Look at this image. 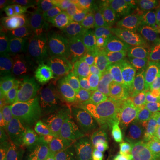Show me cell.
Returning a JSON list of instances; mask_svg holds the SVG:
<instances>
[{
    "instance_id": "obj_16",
    "label": "cell",
    "mask_w": 160,
    "mask_h": 160,
    "mask_svg": "<svg viewBox=\"0 0 160 160\" xmlns=\"http://www.w3.org/2000/svg\"><path fill=\"white\" fill-rule=\"evenodd\" d=\"M95 148L102 160H128V154L119 144L102 130L96 136Z\"/></svg>"
},
{
    "instance_id": "obj_5",
    "label": "cell",
    "mask_w": 160,
    "mask_h": 160,
    "mask_svg": "<svg viewBox=\"0 0 160 160\" xmlns=\"http://www.w3.org/2000/svg\"><path fill=\"white\" fill-rule=\"evenodd\" d=\"M116 95L118 104L124 105L145 88L144 80L137 67V62L113 65ZM116 100V99H115Z\"/></svg>"
},
{
    "instance_id": "obj_33",
    "label": "cell",
    "mask_w": 160,
    "mask_h": 160,
    "mask_svg": "<svg viewBox=\"0 0 160 160\" xmlns=\"http://www.w3.org/2000/svg\"><path fill=\"white\" fill-rule=\"evenodd\" d=\"M134 148L145 150L148 151H151V146L146 130H131Z\"/></svg>"
},
{
    "instance_id": "obj_39",
    "label": "cell",
    "mask_w": 160,
    "mask_h": 160,
    "mask_svg": "<svg viewBox=\"0 0 160 160\" xmlns=\"http://www.w3.org/2000/svg\"><path fill=\"white\" fill-rule=\"evenodd\" d=\"M153 16L154 17L156 22H157L158 31V46L160 47V8H157Z\"/></svg>"
},
{
    "instance_id": "obj_3",
    "label": "cell",
    "mask_w": 160,
    "mask_h": 160,
    "mask_svg": "<svg viewBox=\"0 0 160 160\" xmlns=\"http://www.w3.org/2000/svg\"><path fill=\"white\" fill-rule=\"evenodd\" d=\"M77 104L88 120L91 130L109 127L122 115L119 104L108 95L83 94Z\"/></svg>"
},
{
    "instance_id": "obj_12",
    "label": "cell",
    "mask_w": 160,
    "mask_h": 160,
    "mask_svg": "<svg viewBox=\"0 0 160 160\" xmlns=\"http://www.w3.org/2000/svg\"><path fill=\"white\" fill-rule=\"evenodd\" d=\"M22 99L17 90L1 91L0 95V119L2 128L18 125L20 121Z\"/></svg>"
},
{
    "instance_id": "obj_38",
    "label": "cell",
    "mask_w": 160,
    "mask_h": 160,
    "mask_svg": "<svg viewBox=\"0 0 160 160\" xmlns=\"http://www.w3.org/2000/svg\"><path fill=\"white\" fill-rule=\"evenodd\" d=\"M13 2L9 1V0H1L0 1V11H1V15L4 13H7L8 12L11 11V6L13 5Z\"/></svg>"
},
{
    "instance_id": "obj_22",
    "label": "cell",
    "mask_w": 160,
    "mask_h": 160,
    "mask_svg": "<svg viewBox=\"0 0 160 160\" xmlns=\"http://www.w3.org/2000/svg\"><path fill=\"white\" fill-rule=\"evenodd\" d=\"M135 42L142 48L148 49L158 45L157 25L153 16L150 18L142 31L133 38Z\"/></svg>"
},
{
    "instance_id": "obj_29",
    "label": "cell",
    "mask_w": 160,
    "mask_h": 160,
    "mask_svg": "<svg viewBox=\"0 0 160 160\" xmlns=\"http://www.w3.org/2000/svg\"><path fill=\"white\" fill-rule=\"evenodd\" d=\"M17 3V5L23 7L33 8L39 11L53 12L57 11L59 8H62V2L49 1V0H25L19 1Z\"/></svg>"
},
{
    "instance_id": "obj_32",
    "label": "cell",
    "mask_w": 160,
    "mask_h": 160,
    "mask_svg": "<svg viewBox=\"0 0 160 160\" xmlns=\"http://www.w3.org/2000/svg\"><path fill=\"white\" fill-rule=\"evenodd\" d=\"M33 139L34 137L33 135L26 133L23 143L13 153L9 160H28Z\"/></svg>"
},
{
    "instance_id": "obj_35",
    "label": "cell",
    "mask_w": 160,
    "mask_h": 160,
    "mask_svg": "<svg viewBox=\"0 0 160 160\" xmlns=\"http://www.w3.org/2000/svg\"><path fill=\"white\" fill-rule=\"evenodd\" d=\"M5 16L13 28H19L25 25L23 14L20 8L11 9Z\"/></svg>"
},
{
    "instance_id": "obj_42",
    "label": "cell",
    "mask_w": 160,
    "mask_h": 160,
    "mask_svg": "<svg viewBox=\"0 0 160 160\" xmlns=\"http://www.w3.org/2000/svg\"><path fill=\"white\" fill-rule=\"evenodd\" d=\"M158 108L160 109V88H159V106Z\"/></svg>"
},
{
    "instance_id": "obj_27",
    "label": "cell",
    "mask_w": 160,
    "mask_h": 160,
    "mask_svg": "<svg viewBox=\"0 0 160 160\" xmlns=\"http://www.w3.org/2000/svg\"><path fill=\"white\" fill-rule=\"evenodd\" d=\"M128 2L133 14L138 17H151L157 11V2L152 0H131Z\"/></svg>"
},
{
    "instance_id": "obj_36",
    "label": "cell",
    "mask_w": 160,
    "mask_h": 160,
    "mask_svg": "<svg viewBox=\"0 0 160 160\" xmlns=\"http://www.w3.org/2000/svg\"><path fill=\"white\" fill-rule=\"evenodd\" d=\"M154 152L134 148L128 156V160H152Z\"/></svg>"
},
{
    "instance_id": "obj_10",
    "label": "cell",
    "mask_w": 160,
    "mask_h": 160,
    "mask_svg": "<svg viewBox=\"0 0 160 160\" xmlns=\"http://www.w3.org/2000/svg\"><path fill=\"white\" fill-rule=\"evenodd\" d=\"M145 50L138 45L132 38L119 36L104 51L111 63L116 65L124 62H137Z\"/></svg>"
},
{
    "instance_id": "obj_40",
    "label": "cell",
    "mask_w": 160,
    "mask_h": 160,
    "mask_svg": "<svg viewBox=\"0 0 160 160\" xmlns=\"http://www.w3.org/2000/svg\"><path fill=\"white\" fill-rule=\"evenodd\" d=\"M152 160H160V151L155 152L153 153V157L152 158Z\"/></svg>"
},
{
    "instance_id": "obj_34",
    "label": "cell",
    "mask_w": 160,
    "mask_h": 160,
    "mask_svg": "<svg viewBox=\"0 0 160 160\" xmlns=\"http://www.w3.org/2000/svg\"><path fill=\"white\" fill-rule=\"evenodd\" d=\"M152 152L160 151V124L150 123L147 129Z\"/></svg>"
},
{
    "instance_id": "obj_13",
    "label": "cell",
    "mask_w": 160,
    "mask_h": 160,
    "mask_svg": "<svg viewBox=\"0 0 160 160\" xmlns=\"http://www.w3.org/2000/svg\"><path fill=\"white\" fill-rule=\"evenodd\" d=\"M120 33L119 29L108 18L99 22L93 28L82 36L91 45L105 50L108 48L118 37Z\"/></svg>"
},
{
    "instance_id": "obj_4",
    "label": "cell",
    "mask_w": 160,
    "mask_h": 160,
    "mask_svg": "<svg viewBox=\"0 0 160 160\" xmlns=\"http://www.w3.org/2000/svg\"><path fill=\"white\" fill-rule=\"evenodd\" d=\"M46 39L57 58L77 55L81 49V39L73 33L71 22L62 14L51 22L46 31Z\"/></svg>"
},
{
    "instance_id": "obj_17",
    "label": "cell",
    "mask_w": 160,
    "mask_h": 160,
    "mask_svg": "<svg viewBox=\"0 0 160 160\" xmlns=\"http://www.w3.org/2000/svg\"><path fill=\"white\" fill-rule=\"evenodd\" d=\"M26 133L18 125L1 128L0 156L1 160H9L25 139Z\"/></svg>"
},
{
    "instance_id": "obj_24",
    "label": "cell",
    "mask_w": 160,
    "mask_h": 160,
    "mask_svg": "<svg viewBox=\"0 0 160 160\" xmlns=\"http://www.w3.org/2000/svg\"><path fill=\"white\" fill-rule=\"evenodd\" d=\"M103 19L104 18L98 12L93 11L71 23V28L76 35L82 37L84 33L93 28Z\"/></svg>"
},
{
    "instance_id": "obj_21",
    "label": "cell",
    "mask_w": 160,
    "mask_h": 160,
    "mask_svg": "<svg viewBox=\"0 0 160 160\" xmlns=\"http://www.w3.org/2000/svg\"><path fill=\"white\" fill-rule=\"evenodd\" d=\"M62 15L72 23L93 11L89 0H67L62 2Z\"/></svg>"
},
{
    "instance_id": "obj_31",
    "label": "cell",
    "mask_w": 160,
    "mask_h": 160,
    "mask_svg": "<svg viewBox=\"0 0 160 160\" xmlns=\"http://www.w3.org/2000/svg\"><path fill=\"white\" fill-rule=\"evenodd\" d=\"M20 10L23 14L25 25H38L45 19L46 13H49L30 7L20 8Z\"/></svg>"
},
{
    "instance_id": "obj_30",
    "label": "cell",
    "mask_w": 160,
    "mask_h": 160,
    "mask_svg": "<svg viewBox=\"0 0 160 160\" xmlns=\"http://www.w3.org/2000/svg\"><path fill=\"white\" fill-rule=\"evenodd\" d=\"M93 11L98 12L104 19H109L113 13L116 5H117V0H89Z\"/></svg>"
},
{
    "instance_id": "obj_6",
    "label": "cell",
    "mask_w": 160,
    "mask_h": 160,
    "mask_svg": "<svg viewBox=\"0 0 160 160\" xmlns=\"http://www.w3.org/2000/svg\"><path fill=\"white\" fill-rule=\"evenodd\" d=\"M65 148L57 129L42 127L33 139L28 160H59Z\"/></svg>"
},
{
    "instance_id": "obj_20",
    "label": "cell",
    "mask_w": 160,
    "mask_h": 160,
    "mask_svg": "<svg viewBox=\"0 0 160 160\" xmlns=\"http://www.w3.org/2000/svg\"><path fill=\"white\" fill-rule=\"evenodd\" d=\"M0 89L1 91L17 90L14 62L9 54L2 51L0 57Z\"/></svg>"
},
{
    "instance_id": "obj_18",
    "label": "cell",
    "mask_w": 160,
    "mask_h": 160,
    "mask_svg": "<svg viewBox=\"0 0 160 160\" xmlns=\"http://www.w3.org/2000/svg\"><path fill=\"white\" fill-rule=\"evenodd\" d=\"M5 45L12 51H19L33 45V39L27 25L19 28H8L2 31Z\"/></svg>"
},
{
    "instance_id": "obj_23",
    "label": "cell",
    "mask_w": 160,
    "mask_h": 160,
    "mask_svg": "<svg viewBox=\"0 0 160 160\" xmlns=\"http://www.w3.org/2000/svg\"><path fill=\"white\" fill-rule=\"evenodd\" d=\"M64 160H102L95 147L88 140H82L67 151Z\"/></svg>"
},
{
    "instance_id": "obj_8",
    "label": "cell",
    "mask_w": 160,
    "mask_h": 160,
    "mask_svg": "<svg viewBox=\"0 0 160 160\" xmlns=\"http://www.w3.org/2000/svg\"><path fill=\"white\" fill-rule=\"evenodd\" d=\"M13 62L15 64L17 89L25 93L32 89L43 88L44 86L45 87L48 64Z\"/></svg>"
},
{
    "instance_id": "obj_28",
    "label": "cell",
    "mask_w": 160,
    "mask_h": 160,
    "mask_svg": "<svg viewBox=\"0 0 160 160\" xmlns=\"http://www.w3.org/2000/svg\"><path fill=\"white\" fill-rule=\"evenodd\" d=\"M160 85L158 87L145 88L137 96L140 101L148 108L150 111L159 106V95Z\"/></svg>"
},
{
    "instance_id": "obj_2",
    "label": "cell",
    "mask_w": 160,
    "mask_h": 160,
    "mask_svg": "<svg viewBox=\"0 0 160 160\" xmlns=\"http://www.w3.org/2000/svg\"><path fill=\"white\" fill-rule=\"evenodd\" d=\"M79 75L83 94L116 95L113 65L97 53L84 51L79 55Z\"/></svg>"
},
{
    "instance_id": "obj_41",
    "label": "cell",
    "mask_w": 160,
    "mask_h": 160,
    "mask_svg": "<svg viewBox=\"0 0 160 160\" xmlns=\"http://www.w3.org/2000/svg\"><path fill=\"white\" fill-rule=\"evenodd\" d=\"M157 55L158 59H159V61L160 62V47H159V48H158V51L157 52Z\"/></svg>"
},
{
    "instance_id": "obj_14",
    "label": "cell",
    "mask_w": 160,
    "mask_h": 160,
    "mask_svg": "<svg viewBox=\"0 0 160 160\" xmlns=\"http://www.w3.org/2000/svg\"><path fill=\"white\" fill-rule=\"evenodd\" d=\"M137 67L145 86L160 85V62L154 51L146 49L137 60Z\"/></svg>"
},
{
    "instance_id": "obj_26",
    "label": "cell",
    "mask_w": 160,
    "mask_h": 160,
    "mask_svg": "<svg viewBox=\"0 0 160 160\" xmlns=\"http://www.w3.org/2000/svg\"><path fill=\"white\" fill-rule=\"evenodd\" d=\"M128 5V1H118L117 5H116L114 11L109 18L111 22L118 29L125 25L128 20L134 17Z\"/></svg>"
},
{
    "instance_id": "obj_11",
    "label": "cell",
    "mask_w": 160,
    "mask_h": 160,
    "mask_svg": "<svg viewBox=\"0 0 160 160\" xmlns=\"http://www.w3.org/2000/svg\"><path fill=\"white\" fill-rule=\"evenodd\" d=\"M121 116L122 122L131 130H146L151 123L150 110L137 97L122 106Z\"/></svg>"
},
{
    "instance_id": "obj_19",
    "label": "cell",
    "mask_w": 160,
    "mask_h": 160,
    "mask_svg": "<svg viewBox=\"0 0 160 160\" xmlns=\"http://www.w3.org/2000/svg\"><path fill=\"white\" fill-rule=\"evenodd\" d=\"M106 131L128 156L134 148L131 129L122 122L121 119H119L108 127Z\"/></svg>"
},
{
    "instance_id": "obj_25",
    "label": "cell",
    "mask_w": 160,
    "mask_h": 160,
    "mask_svg": "<svg viewBox=\"0 0 160 160\" xmlns=\"http://www.w3.org/2000/svg\"><path fill=\"white\" fill-rule=\"evenodd\" d=\"M151 17L134 16L119 29L120 35L133 39L139 34Z\"/></svg>"
},
{
    "instance_id": "obj_9",
    "label": "cell",
    "mask_w": 160,
    "mask_h": 160,
    "mask_svg": "<svg viewBox=\"0 0 160 160\" xmlns=\"http://www.w3.org/2000/svg\"><path fill=\"white\" fill-rule=\"evenodd\" d=\"M58 129L65 139L73 141L91 130L84 112L73 105L64 108L57 121Z\"/></svg>"
},
{
    "instance_id": "obj_37",
    "label": "cell",
    "mask_w": 160,
    "mask_h": 160,
    "mask_svg": "<svg viewBox=\"0 0 160 160\" xmlns=\"http://www.w3.org/2000/svg\"><path fill=\"white\" fill-rule=\"evenodd\" d=\"M150 119L151 123L160 124V109L156 108L150 111Z\"/></svg>"
},
{
    "instance_id": "obj_43",
    "label": "cell",
    "mask_w": 160,
    "mask_h": 160,
    "mask_svg": "<svg viewBox=\"0 0 160 160\" xmlns=\"http://www.w3.org/2000/svg\"><path fill=\"white\" fill-rule=\"evenodd\" d=\"M63 160H64V159H63Z\"/></svg>"
},
{
    "instance_id": "obj_15",
    "label": "cell",
    "mask_w": 160,
    "mask_h": 160,
    "mask_svg": "<svg viewBox=\"0 0 160 160\" xmlns=\"http://www.w3.org/2000/svg\"><path fill=\"white\" fill-rule=\"evenodd\" d=\"M13 61L28 63H51L56 55L48 42L32 45L19 51H12Z\"/></svg>"
},
{
    "instance_id": "obj_1",
    "label": "cell",
    "mask_w": 160,
    "mask_h": 160,
    "mask_svg": "<svg viewBox=\"0 0 160 160\" xmlns=\"http://www.w3.org/2000/svg\"><path fill=\"white\" fill-rule=\"evenodd\" d=\"M79 68L78 55L56 57L48 65L45 87L51 98L65 108L81 97Z\"/></svg>"
},
{
    "instance_id": "obj_7",
    "label": "cell",
    "mask_w": 160,
    "mask_h": 160,
    "mask_svg": "<svg viewBox=\"0 0 160 160\" xmlns=\"http://www.w3.org/2000/svg\"><path fill=\"white\" fill-rule=\"evenodd\" d=\"M49 98L43 97L38 91L25 92L22 97L20 122L30 127L45 122L53 111V102Z\"/></svg>"
}]
</instances>
